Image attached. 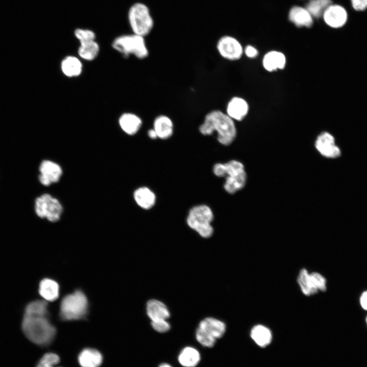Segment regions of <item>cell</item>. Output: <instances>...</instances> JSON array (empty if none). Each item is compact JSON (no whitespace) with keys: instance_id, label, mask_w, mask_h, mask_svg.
I'll return each mask as SVG.
<instances>
[{"instance_id":"cell-1","label":"cell","mask_w":367,"mask_h":367,"mask_svg":"<svg viewBox=\"0 0 367 367\" xmlns=\"http://www.w3.org/2000/svg\"><path fill=\"white\" fill-rule=\"evenodd\" d=\"M200 133L204 136L217 134V140L225 146L230 145L237 136L234 120L220 110H215L208 113L202 124L199 127Z\"/></svg>"},{"instance_id":"cell-2","label":"cell","mask_w":367,"mask_h":367,"mask_svg":"<svg viewBox=\"0 0 367 367\" xmlns=\"http://www.w3.org/2000/svg\"><path fill=\"white\" fill-rule=\"evenodd\" d=\"M22 330L26 337L33 343L45 346L54 340L56 329L48 316L23 315Z\"/></svg>"},{"instance_id":"cell-3","label":"cell","mask_w":367,"mask_h":367,"mask_svg":"<svg viewBox=\"0 0 367 367\" xmlns=\"http://www.w3.org/2000/svg\"><path fill=\"white\" fill-rule=\"evenodd\" d=\"M213 172L217 176L226 177L224 187L229 194L236 193L246 184V174L244 166L238 161L231 160L224 164H216L214 166Z\"/></svg>"},{"instance_id":"cell-4","label":"cell","mask_w":367,"mask_h":367,"mask_svg":"<svg viewBox=\"0 0 367 367\" xmlns=\"http://www.w3.org/2000/svg\"><path fill=\"white\" fill-rule=\"evenodd\" d=\"M127 19L132 33L144 37L150 33L154 27L150 10L143 2H135L129 7Z\"/></svg>"},{"instance_id":"cell-5","label":"cell","mask_w":367,"mask_h":367,"mask_svg":"<svg viewBox=\"0 0 367 367\" xmlns=\"http://www.w3.org/2000/svg\"><path fill=\"white\" fill-rule=\"evenodd\" d=\"M112 46L125 57L133 55L139 59H144L149 55L145 37L133 33L116 37L112 41Z\"/></svg>"},{"instance_id":"cell-6","label":"cell","mask_w":367,"mask_h":367,"mask_svg":"<svg viewBox=\"0 0 367 367\" xmlns=\"http://www.w3.org/2000/svg\"><path fill=\"white\" fill-rule=\"evenodd\" d=\"M88 310V301L80 290L65 296L60 304V316L64 321L78 320L84 318Z\"/></svg>"},{"instance_id":"cell-7","label":"cell","mask_w":367,"mask_h":367,"mask_svg":"<svg viewBox=\"0 0 367 367\" xmlns=\"http://www.w3.org/2000/svg\"><path fill=\"white\" fill-rule=\"evenodd\" d=\"M214 215L211 208L206 205H199L189 211L187 222L188 226L196 231L201 237L208 238L214 232L211 223Z\"/></svg>"},{"instance_id":"cell-8","label":"cell","mask_w":367,"mask_h":367,"mask_svg":"<svg viewBox=\"0 0 367 367\" xmlns=\"http://www.w3.org/2000/svg\"><path fill=\"white\" fill-rule=\"evenodd\" d=\"M226 331L225 323L216 318H205L201 321L196 331L197 340L203 346L212 347L218 338L223 336Z\"/></svg>"},{"instance_id":"cell-9","label":"cell","mask_w":367,"mask_h":367,"mask_svg":"<svg viewBox=\"0 0 367 367\" xmlns=\"http://www.w3.org/2000/svg\"><path fill=\"white\" fill-rule=\"evenodd\" d=\"M35 210L37 216L55 222L62 213V206L59 200L48 194H44L35 200Z\"/></svg>"},{"instance_id":"cell-10","label":"cell","mask_w":367,"mask_h":367,"mask_svg":"<svg viewBox=\"0 0 367 367\" xmlns=\"http://www.w3.org/2000/svg\"><path fill=\"white\" fill-rule=\"evenodd\" d=\"M220 55L229 61H237L242 57L244 49L240 41L233 36L224 35L220 37L216 44Z\"/></svg>"},{"instance_id":"cell-11","label":"cell","mask_w":367,"mask_h":367,"mask_svg":"<svg viewBox=\"0 0 367 367\" xmlns=\"http://www.w3.org/2000/svg\"><path fill=\"white\" fill-rule=\"evenodd\" d=\"M322 17L328 26L333 29H338L347 23L348 15L344 7L332 3L326 8Z\"/></svg>"},{"instance_id":"cell-12","label":"cell","mask_w":367,"mask_h":367,"mask_svg":"<svg viewBox=\"0 0 367 367\" xmlns=\"http://www.w3.org/2000/svg\"><path fill=\"white\" fill-rule=\"evenodd\" d=\"M315 146L322 155L327 158H336L341 153L339 148L335 144L334 137L328 132H323L318 136Z\"/></svg>"},{"instance_id":"cell-13","label":"cell","mask_w":367,"mask_h":367,"mask_svg":"<svg viewBox=\"0 0 367 367\" xmlns=\"http://www.w3.org/2000/svg\"><path fill=\"white\" fill-rule=\"evenodd\" d=\"M39 171L40 174L39 180L41 184L45 186L57 182L62 174L61 167L57 163L49 160H44L41 162Z\"/></svg>"},{"instance_id":"cell-14","label":"cell","mask_w":367,"mask_h":367,"mask_svg":"<svg viewBox=\"0 0 367 367\" xmlns=\"http://www.w3.org/2000/svg\"><path fill=\"white\" fill-rule=\"evenodd\" d=\"M226 111L227 115L233 120L241 121L248 113L249 105L244 98L234 96L227 103Z\"/></svg>"},{"instance_id":"cell-15","label":"cell","mask_w":367,"mask_h":367,"mask_svg":"<svg viewBox=\"0 0 367 367\" xmlns=\"http://www.w3.org/2000/svg\"><path fill=\"white\" fill-rule=\"evenodd\" d=\"M289 20L297 27L310 28L313 24V17L305 7H292L289 12Z\"/></svg>"},{"instance_id":"cell-16","label":"cell","mask_w":367,"mask_h":367,"mask_svg":"<svg viewBox=\"0 0 367 367\" xmlns=\"http://www.w3.org/2000/svg\"><path fill=\"white\" fill-rule=\"evenodd\" d=\"M146 310L151 321L167 320L170 317V311L166 305L157 299L149 300L146 303Z\"/></svg>"},{"instance_id":"cell-17","label":"cell","mask_w":367,"mask_h":367,"mask_svg":"<svg viewBox=\"0 0 367 367\" xmlns=\"http://www.w3.org/2000/svg\"><path fill=\"white\" fill-rule=\"evenodd\" d=\"M119 125L121 129L129 135H135L142 125L141 118L137 115L126 112L122 114L118 119Z\"/></svg>"},{"instance_id":"cell-18","label":"cell","mask_w":367,"mask_h":367,"mask_svg":"<svg viewBox=\"0 0 367 367\" xmlns=\"http://www.w3.org/2000/svg\"><path fill=\"white\" fill-rule=\"evenodd\" d=\"M285 55L277 50H271L264 56L262 64L265 70L273 72L278 69H283L286 65Z\"/></svg>"},{"instance_id":"cell-19","label":"cell","mask_w":367,"mask_h":367,"mask_svg":"<svg viewBox=\"0 0 367 367\" xmlns=\"http://www.w3.org/2000/svg\"><path fill=\"white\" fill-rule=\"evenodd\" d=\"M63 74L68 77H75L80 76L83 70V65L81 59L74 56H68L62 59L60 64Z\"/></svg>"},{"instance_id":"cell-20","label":"cell","mask_w":367,"mask_h":367,"mask_svg":"<svg viewBox=\"0 0 367 367\" xmlns=\"http://www.w3.org/2000/svg\"><path fill=\"white\" fill-rule=\"evenodd\" d=\"M153 126L158 138L167 139L173 135V123L171 118L166 115H160L156 117Z\"/></svg>"},{"instance_id":"cell-21","label":"cell","mask_w":367,"mask_h":367,"mask_svg":"<svg viewBox=\"0 0 367 367\" xmlns=\"http://www.w3.org/2000/svg\"><path fill=\"white\" fill-rule=\"evenodd\" d=\"M78 361L82 367H99L102 362V356L96 349L86 348L79 354Z\"/></svg>"},{"instance_id":"cell-22","label":"cell","mask_w":367,"mask_h":367,"mask_svg":"<svg viewBox=\"0 0 367 367\" xmlns=\"http://www.w3.org/2000/svg\"><path fill=\"white\" fill-rule=\"evenodd\" d=\"M39 293L46 301H54L59 295V285L50 278L42 279L39 285Z\"/></svg>"},{"instance_id":"cell-23","label":"cell","mask_w":367,"mask_h":367,"mask_svg":"<svg viewBox=\"0 0 367 367\" xmlns=\"http://www.w3.org/2000/svg\"><path fill=\"white\" fill-rule=\"evenodd\" d=\"M250 336L257 345L263 348L268 346L272 340L270 329L261 324L255 325L252 328Z\"/></svg>"},{"instance_id":"cell-24","label":"cell","mask_w":367,"mask_h":367,"mask_svg":"<svg viewBox=\"0 0 367 367\" xmlns=\"http://www.w3.org/2000/svg\"><path fill=\"white\" fill-rule=\"evenodd\" d=\"M134 197L137 204L145 209L152 208L156 201L155 195L147 187L137 189L134 192Z\"/></svg>"},{"instance_id":"cell-25","label":"cell","mask_w":367,"mask_h":367,"mask_svg":"<svg viewBox=\"0 0 367 367\" xmlns=\"http://www.w3.org/2000/svg\"><path fill=\"white\" fill-rule=\"evenodd\" d=\"M99 50V45L95 40L80 43L77 54L80 59L91 61L98 56Z\"/></svg>"},{"instance_id":"cell-26","label":"cell","mask_w":367,"mask_h":367,"mask_svg":"<svg viewBox=\"0 0 367 367\" xmlns=\"http://www.w3.org/2000/svg\"><path fill=\"white\" fill-rule=\"evenodd\" d=\"M178 360L184 367H195L200 361V355L195 348L187 347L180 351Z\"/></svg>"},{"instance_id":"cell-27","label":"cell","mask_w":367,"mask_h":367,"mask_svg":"<svg viewBox=\"0 0 367 367\" xmlns=\"http://www.w3.org/2000/svg\"><path fill=\"white\" fill-rule=\"evenodd\" d=\"M297 282L302 293L307 296L314 295L318 291L314 287L310 274L306 269H302L298 274Z\"/></svg>"},{"instance_id":"cell-28","label":"cell","mask_w":367,"mask_h":367,"mask_svg":"<svg viewBox=\"0 0 367 367\" xmlns=\"http://www.w3.org/2000/svg\"><path fill=\"white\" fill-rule=\"evenodd\" d=\"M332 2L331 0H309L305 6L313 18H320L326 8Z\"/></svg>"},{"instance_id":"cell-29","label":"cell","mask_w":367,"mask_h":367,"mask_svg":"<svg viewBox=\"0 0 367 367\" xmlns=\"http://www.w3.org/2000/svg\"><path fill=\"white\" fill-rule=\"evenodd\" d=\"M47 307V303L45 300L34 301L27 305L24 315L48 316Z\"/></svg>"},{"instance_id":"cell-30","label":"cell","mask_w":367,"mask_h":367,"mask_svg":"<svg viewBox=\"0 0 367 367\" xmlns=\"http://www.w3.org/2000/svg\"><path fill=\"white\" fill-rule=\"evenodd\" d=\"M73 34L79 43L96 40L95 33L90 29L77 28L74 30Z\"/></svg>"},{"instance_id":"cell-31","label":"cell","mask_w":367,"mask_h":367,"mask_svg":"<svg viewBox=\"0 0 367 367\" xmlns=\"http://www.w3.org/2000/svg\"><path fill=\"white\" fill-rule=\"evenodd\" d=\"M59 362L60 357L57 354L48 353L41 357L36 367H61L57 366Z\"/></svg>"},{"instance_id":"cell-32","label":"cell","mask_w":367,"mask_h":367,"mask_svg":"<svg viewBox=\"0 0 367 367\" xmlns=\"http://www.w3.org/2000/svg\"><path fill=\"white\" fill-rule=\"evenodd\" d=\"M310 275L313 282L316 290L319 292H324L326 290V279L318 272H311Z\"/></svg>"},{"instance_id":"cell-33","label":"cell","mask_w":367,"mask_h":367,"mask_svg":"<svg viewBox=\"0 0 367 367\" xmlns=\"http://www.w3.org/2000/svg\"><path fill=\"white\" fill-rule=\"evenodd\" d=\"M151 325L153 329L160 333H165L170 329V325L166 320L151 321Z\"/></svg>"},{"instance_id":"cell-34","label":"cell","mask_w":367,"mask_h":367,"mask_svg":"<svg viewBox=\"0 0 367 367\" xmlns=\"http://www.w3.org/2000/svg\"><path fill=\"white\" fill-rule=\"evenodd\" d=\"M353 8L357 11H362L367 8V0H350Z\"/></svg>"},{"instance_id":"cell-35","label":"cell","mask_w":367,"mask_h":367,"mask_svg":"<svg viewBox=\"0 0 367 367\" xmlns=\"http://www.w3.org/2000/svg\"><path fill=\"white\" fill-rule=\"evenodd\" d=\"M245 55L249 58H254L257 56L258 52L257 49L253 46L248 45L244 50Z\"/></svg>"},{"instance_id":"cell-36","label":"cell","mask_w":367,"mask_h":367,"mask_svg":"<svg viewBox=\"0 0 367 367\" xmlns=\"http://www.w3.org/2000/svg\"><path fill=\"white\" fill-rule=\"evenodd\" d=\"M360 302L362 307L367 310V291L362 294L360 298Z\"/></svg>"},{"instance_id":"cell-37","label":"cell","mask_w":367,"mask_h":367,"mask_svg":"<svg viewBox=\"0 0 367 367\" xmlns=\"http://www.w3.org/2000/svg\"><path fill=\"white\" fill-rule=\"evenodd\" d=\"M148 136L151 139H156L158 138L157 135L153 128L150 129L147 132Z\"/></svg>"},{"instance_id":"cell-38","label":"cell","mask_w":367,"mask_h":367,"mask_svg":"<svg viewBox=\"0 0 367 367\" xmlns=\"http://www.w3.org/2000/svg\"><path fill=\"white\" fill-rule=\"evenodd\" d=\"M159 367H172V366L168 363H164L160 364Z\"/></svg>"},{"instance_id":"cell-39","label":"cell","mask_w":367,"mask_h":367,"mask_svg":"<svg viewBox=\"0 0 367 367\" xmlns=\"http://www.w3.org/2000/svg\"><path fill=\"white\" fill-rule=\"evenodd\" d=\"M366 323H367V317H366Z\"/></svg>"},{"instance_id":"cell-40","label":"cell","mask_w":367,"mask_h":367,"mask_svg":"<svg viewBox=\"0 0 367 367\" xmlns=\"http://www.w3.org/2000/svg\"><path fill=\"white\" fill-rule=\"evenodd\" d=\"M308 1H309V0H308Z\"/></svg>"}]
</instances>
